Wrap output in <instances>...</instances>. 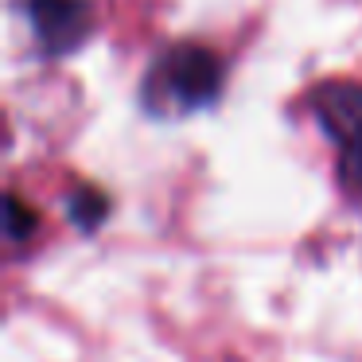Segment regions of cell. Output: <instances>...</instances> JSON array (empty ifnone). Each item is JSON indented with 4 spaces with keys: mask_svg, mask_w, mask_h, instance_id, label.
<instances>
[{
    "mask_svg": "<svg viewBox=\"0 0 362 362\" xmlns=\"http://www.w3.org/2000/svg\"><path fill=\"white\" fill-rule=\"evenodd\" d=\"M222 86V63L214 51L199 43H180L168 55L156 59L144 82V105L156 117H183L191 110H203L214 102Z\"/></svg>",
    "mask_w": 362,
    "mask_h": 362,
    "instance_id": "6da1fadb",
    "label": "cell"
},
{
    "mask_svg": "<svg viewBox=\"0 0 362 362\" xmlns=\"http://www.w3.org/2000/svg\"><path fill=\"white\" fill-rule=\"evenodd\" d=\"M312 105H315V117H320L323 133L343 152L346 172L362 183V86H354V82L323 86L312 98Z\"/></svg>",
    "mask_w": 362,
    "mask_h": 362,
    "instance_id": "7a4b0ae2",
    "label": "cell"
},
{
    "mask_svg": "<svg viewBox=\"0 0 362 362\" xmlns=\"http://www.w3.org/2000/svg\"><path fill=\"white\" fill-rule=\"evenodd\" d=\"M24 8L47 55H71L90 35L86 0H24Z\"/></svg>",
    "mask_w": 362,
    "mask_h": 362,
    "instance_id": "3957f363",
    "label": "cell"
},
{
    "mask_svg": "<svg viewBox=\"0 0 362 362\" xmlns=\"http://www.w3.org/2000/svg\"><path fill=\"white\" fill-rule=\"evenodd\" d=\"M71 218H74V226H82V230H94V226H102V218H105V211H110V203H105V195L102 191H94V187H82V191H74L71 195Z\"/></svg>",
    "mask_w": 362,
    "mask_h": 362,
    "instance_id": "277c9868",
    "label": "cell"
},
{
    "mask_svg": "<svg viewBox=\"0 0 362 362\" xmlns=\"http://www.w3.org/2000/svg\"><path fill=\"white\" fill-rule=\"evenodd\" d=\"M4 230H8L12 242H20V238H28L35 230V211H28L16 195L4 199Z\"/></svg>",
    "mask_w": 362,
    "mask_h": 362,
    "instance_id": "5b68a950",
    "label": "cell"
}]
</instances>
